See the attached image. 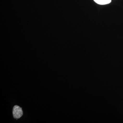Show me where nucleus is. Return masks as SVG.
I'll return each mask as SVG.
<instances>
[{
	"label": "nucleus",
	"mask_w": 123,
	"mask_h": 123,
	"mask_svg": "<svg viewBox=\"0 0 123 123\" xmlns=\"http://www.w3.org/2000/svg\"><path fill=\"white\" fill-rule=\"evenodd\" d=\"M12 112L14 118L15 119L20 118L23 115L22 108L18 105L14 106Z\"/></svg>",
	"instance_id": "obj_1"
},
{
	"label": "nucleus",
	"mask_w": 123,
	"mask_h": 123,
	"mask_svg": "<svg viewBox=\"0 0 123 123\" xmlns=\"http://www.w3.org/2000/svg\"><path fill=\"white\" fill-rule=\"evenodd\" d=\"M97 4L100 5H105L110 4L111 0H94Z\"/></svg>",
	"instance_id": "obj_2"
}]
</instances>
